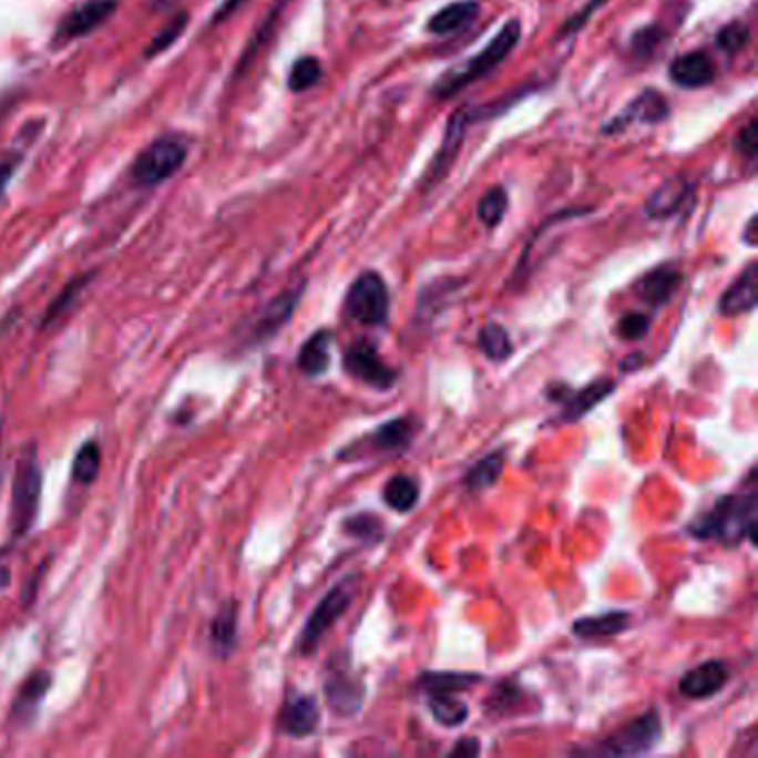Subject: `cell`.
I'll return each instance as SVG.
<instances>
[{
	"label": "cell",
	"instance_id": "obj_1",
	"mask_svg": "<svg viewBox=\"0 0 758 758\" xmlns=\"http://www.w3.org/2000/svg\"><path fill=\"white\" fill-rule=\"evenodd\" d=\"M758 519V490L754 485V472L749 474V488L720 496L711 510L687 525V532L698 541H714L725 547H736L742 541L756 543Z\"/></svg>",
	"mask_w": 758,
	"mask_h": 758
},
{
	"label": "cell",
	"instance_id": "obj_2",
	"mask_svg": "<svg viewBox=\"0 0 758 758\" xmlns=\"http://www.w3.org/2000/svg\"><path fill=\"white\" fill-rule=\"evenodd\" d=\"M521 41V23L510 21L501 28V32L481 50L477 52L470 61L463 65L445 72V76L434 85L432 94L437 99H452L472 83H479L488 74H492L519 45Z\"/></svg>",
	"mask_w": 758,
	"mask_h": 758
},
{
	"label": "cell",
	"instance_id": "obj_3",
	"mask_svg": "<svg viewBox=\"0 0 758 758\" xmlns=\"http://www.w3.org/2000/svg\"><path fill=\"white\" fill-rule=\"evenodd\" d=\"M43 494V472L34 452L25 454L17 463L14 483H12V501H10V532L21 539L25 536L39 516Z\"/></svg>",
	"mask_w": 758,
	"mask_h": 758
},
{
	"label": "cell",
	"instance_id": "obj_4",
	"mask_svg": "<svg viewBox=\"0 0 758 758\" xmlns=\"http://www.w3.org/2000/svg\"><path fill=\"white\" fill-rule=\"evenodd\" d=\"M351 320L365 327H383L390 318V289L378 272H362L345 296Z\"/></svg>",
	"mask_w": 758,
	"mask_h": 758
},
{
	"label": "cell",
	"instance_id": "obj_5",
	"mask_svg": "<svg viewBox=\"0 0 758 758\" xmlns=\"http://www.w3.org/2000/svg\"><path fill=\"white\" fill-rule=\"evenodd\" d=\"M342 369L356 381L381 392L392 390L399 381V371L381 358L376 345L367 338H360L345 349Z\"/></svg>",
	"mask_w": 758,
	"mask_h": 758
},
{
	"label": "cell",
	"instance_id": "obj_6",
	"mask_svg": "<svg viewBox=\"0 0 758 758\" xmlns=\"http://www.w3.org/2000/svg\"><path fill=\"white\" fill-rule=\"evenodd\" d=\"M187 145L178 136L154 141L134 163L132 176L139 185H158L170 181L185 163Z\"/></svg>",
	"mask_w": 758,
	"mask_h": 758
},
{
	"label": "cell",
	"instance_id": "obj_7",
	"mask_svg": "<svg viewBox=\"0 0 758 758\" xmlns=\"http://www.w3.org/2000/svg\"><path fill=\"white\" fill-rule=\"evenodd\" d=\"M351 596H354V578H345L342 583L331 587L320 598V603L309 614V618H307V623L303 627V634L298 638V652L303 656H309L318 647L322 636L329 632V627H334L338 623V618L349 607Z\"/></svg>",
	"mask_w": 758,
	"mask_h": 758
},
{
	"label": "cell",
	"instance_id": "obj_8",
	"mask_svg": "<svg viewBox=\"0 0 758 758\" xmlns=\"http://www.w3.org/2000/svg\"><path fill=\"white\" fill-rule=\"evenodd\" d=\"M663 736V720L656 707H649L645 714L632 718L627 725L618 727L612 736H607L601 745L603 754L610 756H636L654 749Z\"/></svg>",
	"mask_w": 758,
	"mask_h": 758
},
{
	"label": "cell",
	"instance_id": "obj_9",
	"mask_svg": "<svg viewBox=\"0 0 758 758\" xmlns=\"http://www.w3.org/2000/svg\"><path fill=\"white\" fill-rule=\"evenodd\" d=\"M300 287L298 289H289V291H283L280 296H276L272 303H267L258 316L252 320L249 329H247V342L249 345H260L269 338H274L289 320H291V314L300 300Z\"/></svg>",
	"mask_w": 758,
	"mask_h": 758
},
{
	"label": "cell",
	"instance_id": "obj_10",
	"mask_svg": "<svg viewBox=\"0 0 758 758\" xmlns=\"http://www.w3.org/2000/svg\"><path fill=\"white\" fill-rule=\"evenodd\" d=\"M320 723V707L311 694L291 692L278 714V729L291 738L311 736Z\"/></svg>",
	"mask_w": 758,
	"mask_h": 758
},
{
	"label": "cell",
	"instance_id": "obj_11",
	"mask_svg": "<svg viewBox=\"0 0 758 758\" xmlns=\"http://www.w3.org/2000/svg\"><path fill=\"white\" fill-rule=\"evenodd\" d=\"M667 114H669V105H667L665 96L658 94L656 90H645L632 103H627L618 116H614L603 127V134H616V132H623L629 125H638V123L654 125V123L665 121Z\"/></svg>",
	"mask_w": 758,
	"mask_h": 758
},
{
	"label": "cell",
	"instance_id": "obj_12",
	"mask_svg": "<svg viewBox=\"0 0 758 758\" xmlns=\"http://www.w3.org/2000/svg\"><path fill=\"white\" fill-rule=\"evenodd\" d=\"M325 698L338 716H354L362 707L365 687L347 667H336L329 669V676L325 680Z\"/></svg>",
	"mask_w": 758,
	"mask_h": 758
},
{
	"label": "cell",
	"instance_id": "obj_13",
	"mask_svg": "<svg viewBox=\"0 0 758 758\" xmlns=\"http://www.w3.org/2000/svg\"><path fill=\"white\" fill-rule=\"evenodd\" d=\"M50 687H52V674L50 672L39 669L34 674H30L23 680V685L19 687V694H17L12 709H10V720L19 727L32 725L41 711V703L45 700Z\"/></svg>",
	"mask_w": 758,
	"mask_h": 758
},
{
	"label": "cell",
	"instance_id": "obj_14",
	"mask_svg": "<svg viewBox=\"0 0 758 758\" xmlns=\"http://www.w3.org/2000/svg\"><path fill=\"white\" fill-rule=\"evenodd\" d=\"M727 680H729L727 665L723 660L714 658V660H705V663L696 665L694 669H689L687 674H683L678 680V692L687 698L700 700V698H709V696L718 694Z\"/></svg>",
	"mask_w": 758,
	"mask_h": 758
},
{
	"label": "cell",
	"instance_id": "obj_15",
	"mask_svg": "<svg viewBox=\"0 0 758 758\" xmlns=\"http://www.w3.org/2000/svg\"><path fill=\"white\" fill-rule=\"evenodd\" d=\"M417 432H419V423L414 417H399V419L381 426L378 430H373L360 443L369 445L376 454L392 457V454L406 452L412 445Z\"/></svg>",
	"mask_w": 758,
	"mask_h": 758
},
{
	"label": "cell",
	"instance_id": "obj_16",
	"mask_svg": "<svg viewBox=\"0 0 758 758\" xmlns=\"http://www.w3.org/2000/svg\"><path fill=\"white\" fill-rule=\"evenodd\" d=\"M758 298V265L749 263L736 280L723 291L718 300V314L720 316H738L747 314L756 307Z\"/></svg>",
	"mask_w": 758,
	"mask_h": 758
},
{
	"label": "cell",
	"instance_id": "obj_17",
	"mask_svg": "<svg viewBox=\"0 0 758 758\" xmlns=\"http://www.w3.org/2000/svg\"><path fill=\"white\" fill-rule=\"evenodd\" d=\"M716 76V65L705 52H689L669 65V79L683 90H700Z\"/></svg>",
	"mask_w": 758,
	"mask_h": 758
},
{
	"label": "cell",
	"instance_id": "obj_18",
	"mask_svg": "<svg viewBox=\"0 0 758 758\" xmlns=\"http://www.w3.org/2000/svg\"><path fill=\"white\" fill-rule=\"evenodd\" d=\"M683 283V274L672 267V265H660L652 272H647L636 285L634 291L638 294V298L652 307H663L665 303L672 300V296L676 294V289Z\"/></svg>",
	"mask_w": 758,
	"mask_h": 758
},
{
	"label": "cell",
	"instance_id": "obj_19",
	"mask_svg": "<svg viewBox=\"0 0 758 758\" xmlns=\"http://www.w3.org/2000/svg\"><path fill=\"white\" fill-rule=\"evenodd\" d=\"M116 10V0H88L85 6L76 8L61 25V39H81L103 25Z\"/></svg>",
	"mask_w": 758,
	"mask_h": 758
},
{
	"label": "cell",
	"instance_id": "obj_20",
	"mask_svg": "<svg viewBox=\"0 0 758 758\" xmlns=\"http://www.w3.org/2000/svg\"><path fill=\"white\" fill-rule=\"evenodd\" d=\"M616 390V383L612 378H598V381H592L587 388H583L581 392H565L567 399H563L565 408L561 412V423H576L583 417H587L594 408H598L607 397H612Z\"/></svg>",
	"mask_w": 758,
	"mask_h": 758
},
{
	"label": "cell",
	"instance_id": "obj_21",
	"mask_svg": "<svg viewBox=\"0 0 758 758\" xmlns=\"http://www.w3.org/2000/svg\"><path fill=\"white\" fill-rule=\"evenodd\" d=\"M479 12H481L479 0H457V3H450L448 8H443L428 21V32L437 37L457 34L465 30L468 25H472Z\"/></svg>",
	"mask_w": 758,
	"mask_h": 758
},
{
	"label": "cell",
	"instance_id": "obj_22",
	"mask_svg": "<svg viewBox=\"0 0 758 758\" xmlns=\"http://www.w3.org/2000/svg\"><path fill=\"white\" fill-rule=\"evenodd\" d=\"M331 342H334V331L329 329L314 331L298 351V360H296L298 369L309 378H318L327 373L329 362H331Z\"/></svg>",
	"mask_w": 758,
	"mask_h": 758
},
{
	"label": "cell",
	"instance_id": "obj_23",
	"mask_svg": "<svg viewBox=\"0 0 758 758\" xmlns=\"http://www.w3.org/2000/svg\"><path fill=\"white\" fill-rule=\"evenodd\" d=\"M209 641L214 647V654L221 658H227L236 645H238V603L227 601L218 607L216 616L209 625Z\"/></svg>",
	"mask_w": 758,
	"mask_h": 758
},
{
	"label": "cell",
	"instance_id": "obj_24",
	"mask_svg": "<svg viewBox=\"0 0 758 758\" xmlns=\"http://www.w3.org/2000/svg\"><path fill=\"white\" fill-rule=\"evenodd\" d=\"M687 194H689V183L685 178L680 176L667 178L649 194L645 203V214L649 218H667L683 207V203L687 201Z\"/></svg>",
	"mask_w": 758,
	"mask_h": 758
},
{
	"label": "cell",
	"instance_id": "obj_25",
	"mask_svg": "<svg viewBox=\"0 0 758 758\" xmlns=\"http://www.w3.org/2000/svg\"><path fill=\"white\" fill-rule=\"evenodd\" d=\"M629 614L627 612H605L598 616H585L578 618L572 625V632L578 638H610V636H618L625 629H629Z\"/></svg>",
	"mask_w": 758,
	"mask_h": 758
},
{
	"label": "cell",
	"instance_id": "obj_26",
	"mask_svg": "<svg viewBox=\"0 0 758 758\" xmlns=\"http://www.w3.org/2000/svg\"><path fill=\"white\" fill-rule=\"evenodd\" d=\"M505 468L503 452H492L485 459H481L465 477V485L470 492H485L492 485L499 483Z\"/></svg>",
	"mask_w": 758,
	"mask_h": 758
},
{
	"label": "cell",
	"instance_id": "obj_27",
	"mask_svg": "<svg viewBox=\"0 0 758 758\" xmlns=\"http://www.w3.org/2000/svg\"><path fill=\"white\" fill-rule=\"evenodd\" d=\"M383 499L392 510L410 512L419 503V483L406 474L392 477L383 488Z\"/></svg>",
	"mask_w": 758,
	"mask_h": 758
},
{
	"label": "cell",
	"instance_id": "obj_28",
	"mask_svg": "<svg viewBox=\"0 0 758 758\" xmlns=\"http://www.w3.org/2000/svg\"><path fill=\"white\" fill-rule=\"evenodd\" d=\"M481 676L474 674H454V672H426L421 676V687L430 694H452L470 689L474 683H479Z\"/></svg>",
	"mask_w": 758,
	"mask_h": 758
},
{
	"label": "cell",
	"instance_id": "obj_29",
	"mask_svg": "<svg viewBox=\"0 0 758 758\" xmlns=\"http://www.w3.org/2000/svg\"><path fill=\"white\" fill-rule=\"evenodd\" d=\"M430 711L443 727H459L468 720L470 709L463 700L454 698L452 694H432L430 696Z\"/></svg>",
	"mask_w": 758,
	"mask_h": 758
},
{
	"label": "cell",
	"instance_id": "obj_30",
	"mask_svg": "<svg viewBox=\"0 0 758 758\" xmlns=\"http://www.w3.org/2000/svg\"><path fill=\"white\" fill-rule=\"evenodd\" d=\"M479 347L481 351L490 358V360H505L512 354V338L508 334V329L499 322H488L481 331H479Z\"/></svg>",
	"mask_w": 758,
	"mask_h": 758
},
{
	"label": "cell",
	"instance_id": "obj_31",
	"mask_svg": "<svg viewBox=\"0 0 758 758\" xmlns=\"http://www.w3.org/2000/svg\"><path fill=\"white\" fill-rule=\"evenodd\" d=\"M101 445L96 441H88L79 452H76V459H74V465H72V479L79 483V485H92L96 479H99V472H101Z\"/></svg>",
	"mask_w": 758,
	"mask_h": 758
},
{
	"label": "cell",
	"instance_id": "obj_32",
	"mask_svg": "<svg viewBox=\"0 0 758 758\" xmlns=\"http://www.w3.org/2000/svg\"><path fill=\"white\" fill-rule=\"evenodd\" d=\"M320 74H322V68L318 63V59L314 57H303L298 59L294 65H291V72H289V90L300 94V92H307L309 88H314L318 81H320Z\"/></svg>",
	"mask_w": 758,
	"mask_h": 758
},
{
	"label": "cell",
	"instance_id": "obj_33",
	"mask_svg": "<svg viewBox=\"0 0 758 758\" xmlns=\"http://www.w3.org/2000/svg\"><path fill=\"white\" fill-rule=\"evenodd\" d=\"M479 218L483 225L488 227H496L505 212H508V194L503 187H492L490 192L483 194V198L479 201Z\"/></svg>",
	"mask_w": 758,
	"mask_h": 758
},
{
	"label": "cell",
	"instance_id": "obj_34",
	"mask_svg": "<svg viewBox=\"0 0 758 758\" xmlns=\"http://www.w3.org/2000/svg\"><path fill=\"white\" fill-rule=\"evenodd\" d=\"M345 532L354 539H360V541H378L383 534V523L378 516L369 514V512H362V514H356V516H349L345 521Z\"/></svg>",
	"mask_w": 758,
	"mask_h": 758
},
{
	"label": "cell",
	"instance_id": "obj_35",
	"mask_svg": "<svg viewBox=\"0 0 758 758\" xmlns=\"http://www.w3.org/2000/svg\"><path fill=\"white\" fill-rule=\"evenodd\" d=\"M187 30V14H178L176 19H172L156 37H154V41L150 43V48H147V52H145V57L147 59H152V57H156V54H161V52H165V50H170L181 37H183V32Z\"/></svg>",
	"mask_w": 758,
	"mask_h": 758
},
{
	"label": "cell",
	"instance_id": "obj_36",
	"mask_svg": "<svg viewBox=\"0 0 758 758\" xmlns=\"http://www.w3.org/2000/svg\"><path fill=\"white\" fill-rule=\"evenodd\" d=\"M747 43H749V28L745 23H740V21L725 25L716 34V48L723 50L729 57L742 52L747 48Z\"/></svg>",
	"mask_w": 758,
	"mask_h": 758
},
{
	"label": "cell",
	"instance_id": "obj_37",
	"mask_svg": "<svg viewBox=\"0 0 758 758\" xmlns=\"http://www.w3.org/2000/svg\"><path fill=\"white\" fill-rule=\"evenodd\" d=\"M649 327H652V318L647 314L634 311V314H627V316H623L618 320L616 331H618V336L623 340H641V338L647 336Z\"/></svg>",
	"mask_w": 758,
	"mask_h": 758
},
{
	"label": "cell",
	"instance_id": "obj_38",
	"mask_svg": "<svg viewBox=\"0 0 758 758\" xmlns=\"http://www.w3.org/2000/svg\"><path fill=\"white\" fill-rule=\"evenodd\" d=\"M734 145H736V152H740V156H745L747 161L756 158V152H758V125H756L754 119L738 132Z\"/></svg>",
	"mask_w": 758,
	"mask_h": 758
},
{
	"label": "cell",
	"instance_id": "obj_39",
	"mask_svg": "<svg viewBox=\"0 0 758 758\" xmlns=\"http://www.w3.org/2000/svg\"><path fill=\"white\" fill-rule=\"evenodd\" d=\"M85 283H88V278H81V280L68 285V289L50 305V309H48V314H45V325H50L52 320H57L59 316H63V311H65V309L70 307V303H72V296H79Z\"/></svg>",
	"mask_w": 758,
	"mask_h": 758
},
{
	"label": "cell",
	"instance_id": "obj_40",
	"mask_svg": "<svg viewBox=\"0 0 758 758\" xmlns=\"http://www.w3.org/2000/svg\"><path fill=\"white\" fill-rule=\"evenodd\" d=\"M663 32L658 30V28H645L643 32H638L636 37H634V41H632V48L636 50V54L638 57H647V54H652L654 50H656V45L658 43H663Z\"/></svg>",
	"mask_w": 758,
	"mask_h": 758
},
{
	"label": "cell",
	"instance_id": "obj_41",
	"mask_svg": "<svg viewBox=\"0 0 758 758\" xmlns=\"http://www.w3.org/2000/svg\"><path fill=\"white\" fill-rule=\"evenodd\" d=\"M603 3H605V0H590V3H587L576 17H572V19L565 23V28L561 30V37H570V34L578 32V30L587 23V19L592 17V12H594L596 8H601Z\"/></svg>",
	"mask_w": 758,
	"mask_h": 758
},
{
	"label": "cell",
	"instance_id": "obj_42",
	"mask_svg": "<svg viewBox=\"0 0 758 758\" xmlns=\"http://www.w3.org/2000/svg\"><path fill=\"white\" fill-rule=\"evenodd\" d=\"M479 754H481L479 738H463L459 745L450 749V756H479Z\"/></svg>",
	"mask_w": 758,
	"mask_h": 758
},
{
	"label": "cell",
	"instance_id": "obj_43",
	"mask_svg": "<svg viewBox=\"0 0 758 758\" xmlns=\"http://www.w3.org/2000/svg\"><path fill=\"white\" fill-rule=\"evenodd\" d=\"M245 3H247V0H225V3L221 6V10L214 14V23H223L229 14L240 10Z\"/></svg>",
	"mask_w": 758,
	"mask_h": 758
},
{
	"label": "cell",
	"instance_id": "obj_44",
	"mask_svg": "<svg viewBox=\"0 0 758 758\" xmlns=\"http://www.w3.org/2000/svg\"><path fill=\"white\" fill-rule=\"evenodd\" d=\"M14 170H17V163H14V161L0 163V192H3V190L8 187V183H10L12 174H14Z\"/></svg>",
	"mask_w": 758,
	"mask_h": 758
},
{
	"label": "cell",
	"instance_id": "obj_45",
	"mask_svg": "<svg viewBox=\"0 0 758 758\" xmlns=\"http://www.w3.org/2000/svg\"><path fill=\"white\" fill-rule=\"evenodd\" d=\"M12 585V570L8 563H0V592Z\"/></svg>",
	"mask_w": 758,
	"mask_h": 758
},
{
	"label": "cell",
	"instance_id": "obj_46",
	"mask_svg": "<svg viewBox=\"0 0 758 758\" xmlns=\"http://www.w3.org/2000/svg\"><path fill=\"white\" fill-rule=\"evenodd\" d=\"M756 221H758V218L751 216V218L747 221V227H745V243L751 245V247L756 245Z\"/></svg>",
	"mask_w": 758,
	"mask_h": 758
},
{
	"label": "cell",
	"instance_id": "obj_47",
	"mask_svg": "<svg viewBox=\"0 0 758 758\" xmlns=\"http://www.w3.org/2000/svg\"><path fill=\"white\" fill-rule=\"evenodd\" d=\"M0 488H3V477H0Z\"/></svg>",
	"mask_w": 758,
	"mask_h": 758
}]
</instances>
